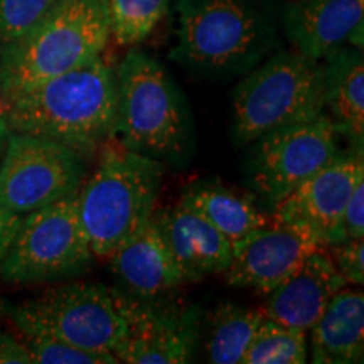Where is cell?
Returning a JSON list of instances; mask_svg holds the SVG:
<instances>
[{
    "label": "cell",
    "mask_w": 364,
    "mask_h": 364,
    "mask_svg": "<svg viewBox=\"0 0 364 364\" xmlns=\"http://www.w3.org/2000/svg\"><path fill=\"white\" fill-rule=\"evenodd\" d=\"M117 78L102 56L6 100V127L44 136L86 157L110 139Z\"/></svg>",
    "instance_id": "6da1fadb"
},
{
    "label": "cell",
    "mask_w": 364,
    "mask_h": 364,
    "mask_svg": "<svg viewBox=\"0 0 364 364\" xmlns=\"http://www.w3.org/2000/svg\"><path fill=\"white\" fill-rule=\"evenodd\" d=\"M171 56L208 76L245 75L272 54L277 19L267 0H176Z\"/></svg>",
    "instance_id": "7a4b0ae2"
},
{
    "label": "cell",
    "mask_w": 364,
    "mask_h": 364,
    "mask_svg": "<svg viewBox=\"0 0 364 364\" xmlns=\"http://www.w3.org/2000/svg\"><path fill=\"white\" fill-rule=\"evenodd\" d=\"M118 145L182 167L194 152V124L188 102L157 59L130 49L115 71Z\"/></svg>",
    "instance_id": "3957f363"
},
{
    "label": "cell",
    "mask_w": 364,
    "mask_h": 364,
    "mask_svg": "<svg viewBox=\"0 0 364 364\" xmlns=\"http://www.w3.org/2000/svg\"><path fill=\"white\" fill-rule=\"evenodd\" d=\"M110 36L108 0H59L29 33L0 44L2 100L100 58Z\"/></svg>",
    "instance_id": "277c9868"
},
{
    "label": "cell",
    "mask_w": 364,
    "mask_h": 364,
    "mask_svg": "<svg viewBox=\"0 0 364 364\" xmlns=\"http://www.w3.org/2000/svg\"><path fill=\"white\" fill-rule=\"evenodd\" d=\"M166 166L118 145L107 149L76 193L81 226L95 258H108L147 225Z\"/></svg>",
    "instance_id": "5b68a950"
},
{
    "label": "cell",
    "mask_w": 364,
    "mask_h": 364,
    "mask_svg": "<svg viewBox=\"0 0 364 364\" xmlns=\"http://www.w3.org/2000/svg\"><path fill=\"white\" fill-rule=\"evenodd\" d=\"M245 75L231 98V136L236 147L326 113L324 70L317 59L295 49L279 51Z\"/></svg>",
    "instance_id": "8992f818"
},
{
    "label": "cell",
    "mask_w": 364,
    "mask_h": 364,
    "mask_svg": "<svg viewBox=\"0 0 364 364\" xmlns=\"http://www.w3.org/2000/svg\"><path fill=\"white\" fill-rule=\"evenodd\" d=\"M21 336L41 334L86 351L113 354L125 336L115 292L102 284L70 282L6 307Z\"/></svg>",
    "instance_id": "52a82bcc"
},
{
    "label": "cell",
    "mask_w": 364,
    "mask_h": 364,
    "mask_svg": "<svg viewBox=\"0 0 364 364\" xmlns=\"http://www.w3.org/2000/svg\"><path fill=\"white\" fill-rule=\"evenodd\" d=\"M76 193L22 216L11 247L0 262L4 280L9 284H44L88 270L95 255L81 226Z\"/></svg>",
    "instance_id": "ba28073f"
},
{
    "label": "cell",
    "mask_w": 364,
    "mask_h": 364,
    "mask_svg": "<svg viewBox=\"0 0 364 364\" xmlns=\"http://www.w3.org/2000/svg\"><path fill=\"white\" fill-rule=\"evenodd\" d=\"M339 139L338 125L327 113L258 136L250 144L245 166L253 198L272 213L297 186L338 156Z\"/></svg>",
    "instance_id": "9c48e42d"
},
{
    "label": "cell",
    "mask_w": 364,
    "mask_h": 364,
    "mask_svg": "<svg viewBox=\"0 0 364 364\" xmlns=\"http://www.w3.org/2000/svg\"><path fill=\"white\" fill-rule=\"evenodd\" d=\"M85 177V157L44 136L11 132L0 162V203L24 216L75 194Z\"/></svg>",
    "instance_id": "30bf717a"
},
{
    "label": "cell",
    "mask_w": 364,
    "mask_h": 364,
    "mask_svg": "<svg viewBox=\"0 0 364 364\" xmlns=\"http://www.w3.org/2000/svg\"><path fill=\"white\" fill-rule=\"evenodd\" d=\"M125 321V336L113 351L118 363H191L201 338L203 314L198 306H166L140 300L113 289Z\"/></svg>",
    "instance_id": "8fae6325"
},
{
    "label": "cell",
    "mask_w": 364,
    "mask_h": 364,
    "mask_svg": "<svg viewBox=\"0 0 364 364\" xmlns=\"http://www.w3.org/2000/svg\"><path fill=\"white\" fill-rule=\"evenodd\" d=\"M363 179V145H351L282 199L272 209V220L309 231L322 248L339 243L344 206Z\"/></svg>",
    "instance_id": "7c38bea8"
},
{
    "label": "cell",
    "mask_w": 364,
    "mask_h": 364,
    "mask_svg": "<svg viewBox=\"0 0 364 364\" xmlns=\"http://www.w3.org/2000/svg\"><path fill=\"white\" fill-rule=\"evenodd\" d=\"M318 248L309 231L272 220L231 245V262L223 275L233 287L270 294Z\"/></svg>",
    "instance_id": "4fadbf2b"
},
{
    "label": "cell",
    "mask_w": 364,
    "mask_h": 364,
    "mask_svg": "<svg viewBox=\"0 0 364 364\" xmlns=\"http://www.w3.org/2000/svg\"><path fill=\"white\" fill-rule=\"evenodd\" d=\"M363 17L364 0H289L282 26L295 51L321 61L348 41L363 48Z\"/></svg>",
    "instance_id": "5bb4252c"
},
{
    "label": "cell",
    "mask_w": 364,
    "mask_h": 364,
    "mask_svg": "<svg viewBox=\"0 0 364 364\" xmlns=\"http://www.w3.org/2000/svg\"><path fill=\"white\" fill-rule=\"evenodd\" d=\"M346 285L329 253L318 248L300 263L292 275L272 290L262 309L263 316L307 334L331 299Z\"/></svg>",
    "instance_id": "9a60e30c"
},
{
    "label": "cell",
    "mask_w": 364,
    "mask_h": 364,
    "mask_svg": "<svg viewBox=\"0 0 364 364\" xmlns=\"http://www.w3.org/2000/svg\"><path fill=\"white\" fill-rule=\"evenodd\" d=\"M152 218L184 284L223 273L230 265V241L186 204L177 203Z\"/></svg>",
    "instance_id": "2e32d148"
},
{
    "label": "cell",
    "mask_w": 364,
    "mask_h": 364,
    "mask_svg": "<svg viewBox=\"0 0 364 364\" xmlns=\"http://www.w3.org/2000/svg\"><path fill=\"white\" fill-rule=\"evenodd\" d=\"M108 260L120 292L134 299L156 300L184 285L154 218L125 240Z\"/></svg>",
    "instance_id": "e0dca14e"
},
{
    "label": "cell",
    "mask_w": 364,
    "mask_h": 364,
    "mask_svg": "<svg viewBox=\"0 0 364 364\" xmlns=\"http://www.w3.org/2000/svg\"><path fill=\"white\" fill-rule=\"evenodd\" d=\"M312 363L356 364L364 356V295L341 289L311 331Z\"/></svg>",
    "instance_id": "ac0fdd59"
},
{
    "label": "cell",
    "mask_w": 364,
    "mask_h": 364,
    "mask_svg": "<svg viewBox=\"0 0 364 364\" xmlns=\"http://www.w3.org/2000/svg\"><path fill=\"white\" fill-rule=\"evenodd\" d=\"M324 70L326 110L341 135L351 145L364 147V63L356 46L341 48L327 54Z\"/></svg>",
    "instance_id": "d6986e66"
},
{
    "label": "cell",
    "mask_w": 364,
    "mask_h": 364,
    "mask_svg": "<svg viewBox=\"0 0 364 364\" xmlns=\"http://www.w3.org/2000/svg\"><path fill=\"white\" fill-rule=\"evenodd\" d=\"M179 203L203 216L231 245L272 221L270 213H267L253 196L236 193L213 177L189 184Z\"/></svg>",
    "instance_id": "ffe728a7"
},
{
    "label": "cell",
    "mask_w": 364,
    "mask_h": 364,
    "mask_svg": "<svg viewBox=\"0 0 364 364\" xmlns=\"http://www.w3.org/2000/svg\"><path fill=\"white\" fill-rule=\"evenodd\" d=\"M262 309L241 307L236 304H220L206 326V358L213 364H241L253 336L263 322Z\"/></svg>",
    "instance_id": "44dd1931"
},
{
    "label": "cell",
    "mask_w": 364,
    "mask_h": 364,
    "mask_svg": "<svg viewBox=\"0 0 364 364\" xmlns=\"http://www.w3.org/2000/svg\"><path fill=\"white\" fill-rule=\"evenodd\" d=\"M309 358L307 334L263 318L241 364H304Z\"/></svg>",
    "instance_id": "7402d4cb"
},
{
    "label": "cell",
    "mask_w": 364,
    "mask_h": 364,
    "mask_svg": "<svg viewBox=\"0 0 364 364\" xmlns=\"http://www.w3.org/2000/svg\"><path fill=\"white\" fill-rule=\"evenodd\" d=\"M169 4L171 0H108L112 36L122 46L142 43L166 17Z\"/></svg>",
    "instance_id": "603a6c76"
},
{
    "label": "cell",
    "mask_w": 364,
    "mask_h": 364,
    "mask_svg": "<svg viewBox=\"0 0 364 364\" xmlns=\"http://www.w3.org/2000/svg\"><path fill=\"white\" fill-rule=\"evenodd\" d=\"M22 343L29 349L33 364H115V354H102L76 348L49 336L24 334Z\"/></svg>",
    "instance_id": "cb8c5ba5"
},
{
    "label": "cell",
    "mask_w": 364,
    "mask_h": 364,
    "mask_svg": "<svg viewBox=\"0 0 364 364\" xmlns=\"http://www.w3.org/2000/svg\"><path fill=\"white\" fill-rule=\"evenodd\" d=\"M59 0H0V44L29 33L56 7Z\"/></svg>",
    "instance_id": "d4e9b609"
},
{
    "label": "cell",
    "mask_w": 364,
    "mask_h": 364,
    "mask_svg": "<svg viewBox=\"0 0 364 364\" xmlns=\"http://www.w3.org/2000/svg\"><path fill=\"white\" fill-rule=\"evenodd\" d=\"M329 257L346 284L361 287L364 282V238L346 240L327 247Z\"/></svg>",
    "instance_id": "484cf974"
},
{
    "label": "cell",
    "mask_w": 364,
    "mask_h": 364,
    "mask_svg": "<svg viewBox=\"0 0 364 364\" xmlns=\"http://www.w3.org/2000/svg\"><path fill=\"white\" fill-rule=\"evenodd\" d=\"M364 238V179L359 181L346 203L339 221V243Z\"/></svg>",
    "instance_id": "4316f807"
},
{
    "label": "cell",
    "mask_w": 364,
    "mask_h": 364,
    "mask_svg": "<svg viewBox=\"0 0 364 364\" xmlns=\"http://www.w3.org/2000/svg\"><path fill=\"white\" fill-rule=\"evenodd\" d=\"M0 364H33L27 346L4 331H0Z\"/></svg>",
    "instance_id": "83f0119b"
},
{
    "label": "cell",
    "mask_w": 364,
    "mask_h": 364,
    "mask_svg": "<svg viewBox=\"0 0 364 364\" xmlns=\"http://www.w3.org/2000/svg\"><path fill=\"white\" fill-rule=\"evenodd\" d=\"M21 221H22L21 215L11 211V209L6 208L2 203H0V262H2L4 255H6L9 247H11Z\"/></svg>",
    "instance_id": "f1b7e54d"
},
{
    "label": "cell",
    "mask_w": 364,
    "mask_h": 364,
    "mask_svg": "<svg viewBox=\"0 0 364 364\" xmlns=\"http://www.w3.org/2000/svg\"><path fill=\"white\" fill-rule=\"evenodd\" d=\"M4 115H6V102H4V100H0V136L7 132L6 118H4Z\"/></svg>",
    "instance_id": "f546056e"
},
{
    "label": "cell",
    "mask_w": 364,
    "mask_h": 364,
    "mask_svg": "<svg viewBox=\"0 0 364 364\" xmlns=\"http://www.w3.org/2000/svg\"><path fill=\"white\" fill-rule=\"evenodd\" d=\"M0 139H2V136H0Z\"/></svg>",
    "instance_id": "4dcf8cb0"
}]
</instances>
